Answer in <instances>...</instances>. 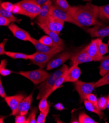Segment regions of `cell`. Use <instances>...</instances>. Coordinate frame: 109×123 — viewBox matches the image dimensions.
<instances>
[{
  "label": "cell",
  "mask_w": 109,
  "mask_h": 123,
  "mask_svg": "<svg viewBox=\"0 0 109 123\" xmlns=\"http://www.w3.org/2000/svg\"><path fill=\"white\" fill-rule=\"evenodd\" d=\"M67 12L82 27L93 26L98 23L99 6L90 2L85 5L70 6Z\"/></svg>",
  "instance_id": "obj_1"
},
{
  "label": "cell",
  "mask_w": 109,
  "mask_h": 123,
  "mask_svg": "<svg viewBox=\"0 0 109 123\" xmlns=\"http://www.w3.org/2000/svg\"><path fill=\"white\" fill-rule=\"evenodd\" d=\"M69 68L67 65L64 64L61 68L52 74L49 78L47 79L44 82L41 83L37 87V89H39V91L36 99H42L48 93H51V90L54 86L57 79L64 72L68 70Z\"/></svg>",
  "instance_id": "obj_2"
},
{
  "label": "cell",
  "mask_w": 109,
  "mask_h": 123,
  "mask_svg": "<svg viewBox=\"0 0 109 123\" xmlns=\"http://www.w3.org/2000/svg\"><path fill=\"white\" fill-rule=\"evenodd\" d=\"M15 4L17 5L16 14L25 15L31 20L36 18L41 12V6L32 0H22Z\"/></svg>",
  "instance_id": "obj_3"
},
{
  "label": "cell",
  "mask_w": 109,
  "mask_h": 123,
  "mask_svg": "<svg viewBox=\"0 0 109 123\" xmlns=\"http://www.w3.org/2000/svg\"><path fill=\"white\" fill-rule=\"evenodd\" d=\"M18 74L28 79L35 85L44 82L51 75L47 71L40 68L29 71H20Z\"/></svg>",
  "instance_id": "obj_4"
},
{
  "label": "cell",
  "mask_w": 109,
  "mask_h": 123,
  "mask_svg": "<svg viewBox=\"0 0 109 123\" xmlns=\"http://www.w3.org/2000/svg\"><path fill=\"white\" fill-rule=\"evenodd\" d=\"M75 90L80 96V102H82L93 90L95 88V82H86L78 80L75 82Z\"/></svg>",
  "instance_id": "obj_5"
},
{
  "label": "cell",
  "mask_w": 109,
  "mask_h": 123,
  "mask_svg": "<svg viewBox=\"0 0 109 123\" xmlns=\"http://www.w3.org/2000/svg\"><path fill=\"white\" fill-rule=\"evenodd\" d=\"M49 15L53 16L59 19H61L64 22L71 23L80 28H83L81 25L77 23L74 18L68 14L66 11H65L57 7L54 4H52L50 9Z\"/></svg>",
  "instance_id": "obj_6"
},
{
  "label": "cell",
  "mask_w": 109,
  "mask_h": 123,
  "mask_svg": "<svg viewBox=\"0 0 109 123\" xmlns=\"http://www.w3.org/2000/svg\"><path fill=\"white\" fill-rule=\"evenodd\" d=\"M30 42L35 47L37 52L45 54L56 55L62 52L64 50V47L55 46L54 45L52 46H46L40 43L38 40L32 37Z\"/></svg>",
  "instance_id": "obj_7"
},
{
  "label": "cell",
  "mask_w": 109,
  "mask_h": 123,
  "mask_svg": "<svg viewBox=\"0 0 109 123\" xmlns=\"http://www.w3.org/2000/svg\"><path fill=\"white\" fill-rule=\"evenodd\" d=\"M72 54L68 52H65L55 55L47 63L46 66V70H51L62 65L70 59Z\"/></svg>",
  "instance_id": "obj_8"
},
{
  "label": "cell",
  "mask_w": 109,
  "mask_h": 123,
  "mask_svg": "<svg viewBox=\"0 0 109 123\" xmlns=\"http://www.w3.org/2000/svg\"><path fill=\"white\" fill-rule=\"evenodd\" d=\"M54 55L37 51L31 55V57L30 60L32 64L38 66L40 69H43L46 66L48 62Z\"/></svg>",
  "instance_id": "obj_9"
},
{
  "label": "cell",
  "mask_w": 109,
  "mask_h": 123,
  "mask_svg": "<svg viewBox=\"0 0 109 123\" xmlns=\"http://www.w3.org/2000/svg\"><path fill=\"white\" fill-rule=\"evenodd\" d=\"M33 100V92L25 97L20 104L17 109L14 111H12L10 115H26L30 108Z\"/></svg>",
  "instance_id": "obj_10"
},
{
  "label": "cell",
  "mask_w": 109,
  "mask_h": 123,
  "mask_svg": "<svg viewBox=\"0 0 109 123\" xmlns=\"http://www.w3.org/2000/svg\"><path fill=\"white\" fill-rule=\"evenodd\" d=\"M70 64L72 66L75 64H80L84 63L92 62L93 59L87 54L85 47L82 50L75 54H72L70 58Z\"/></svg>",
  "instance_id": "obj_11"
},
{
  "label": "cell",
  "mask_w": 109,
  "mask_h": 123,
  "mask_svg": "<svg viewBox=\"0 0 109 123\" xmlns=\"http://www.w3.org/2000/svg\"><path fill=\"white\" fill-rule=\"evenodd\" d=\"M102 39L98 38L92 40L90 43L85 47L87 54L94 61H99L102 58L98 53L99 45Z\"/></svg>",
  "instance_id": "obj_12"
},
{
  "label": "cell",
  "mask_w": 109,
  "mask_h": 123,
  "mask_svg": "<svg viewBox=\"0 0 109 123\" xmlns=\"http://www.w3.org/2000/svg\"><path fill=\"white\" fill-rule=\"evenodd\" d=\"M8 29L15 37L19 40L30 42L32 37L29 33L17 26L14 23H11L8 26Z\"/></svg>",
  "instance_id": "obj_13"
},
{
  "label": "cell",
  "mask_w": 109,
  "mask_h": 123,
  "mask_svg": "<svg viewBox=\"0 0 109 123\" xmlns=\"http://www.w3.org/2000/svg\"><path fill=\"white\" fill-rule=\"evenodd\" d=\"M64 22L61 19L49 15L46 19V25L51 31L59 35L63 28Z\"/></svg>",
  "instance_id": "obj_14"
},
{
  "label": "cell",
  "mask_w": 109,
  "mask_h": 123,
  "mask_svg": "<svg viewBox=\"0 0 109 123\" xmlns=\"http://www.w3.org/2000/svg\"><path fill=\"white\" fill-rule=\"evenodd\" d=\"M39 27L46 33L48 36H49L53 42V45L59 47L65 46L64 41L59 37V35L55 32L51 31L48 28L46 24H40L37 23Z\"/></svg>",
  "instance_id": "obj_15"
},
{
  "label": "cell",
  "mask_w": 109,
  "mask_h": 123,
  "mask_svg": "<svg viewBox=\"0 0 109 123\" xmlns=\"http://www.w3.org/2000/svg\"><path fill=\"white\" fill-rule=\"evenodd\" d=\"M81 71L78 67V65L75 64L69 68V71L64 80L65 82H75L78 80Z\"/></svg>",
  "instance_id": "obj_16"
},
{
  "label": "cell",
  "mask_w": 109,
  "mask_h": 123,
  "mask_svg": "<svg viewBox=\"0 0 109 123\" xmlns=\"http://www.w3.org/2000/svg\"><path fill=\"white\" fill-rule=\"evenodd\" d=\"M91 37H98L102 39L109 36V26L102 28L99 26H96L88 30Z\"/></svg>",
  "instance_id": "obj_17"
},
{
  "label": "cell",
  "mask_w": 109,
  "mask_h": 123,
  "mask_svg": "<svg viewBox=\"0 0 109 123\" xmlns=\"http://www.w3.org/2000/svg\"><path fill=\"white\" fill-rule=\"evenodd\" d=\"M25 98V96L23 94H19L11 96H6L5 100L12 111H14L18 107L20 104Z\"/></svg>",
  "instance_id": "obj_18"
},
{
  "label": "cell",
  "mask_w": 109,
  "mask_h": 123,
  "mask_svg": "<svg viewBox=\"0 0 109 123\" xmlns=\"http://www.w3.org/2000/svg\"><path fill=\"white\" fill-rule=\"evenodd\" d=\"M52 2L51 1H48L44 5L41 6V10L39 14L36 17L37 23L40 24H46L47 17L49 15L50 9Z\"/></svg>",
  "instance_id": "obj_19"
},
{
  "label": "cell",
  "mask_w": 109,
  "mask_h": 123,
  "mask_svg": "<svg viewBox=\"0 0 109 123\" xmlns=\"http://www.w3.org/2000/svg\"><path fill=\"white\" fill-rule=\"evenodd\" d=\"M84 104L86 108L88 111L93 112L97 115H98L99 116L100 119H102L103 118L104 116V113L98 106L95 105L91 103L86 99L84 101Z\"/></svg>",
  "instance_id": "obj_20"
},
{
  "label": "cell",
  "mask_w": 109,
  "mask_h": 123,
  "mask_svg": "<svg viewBox=\"0 0 109 123\" xmlns=\"http://www.w3.org/2000/svg\"><path fill=\"white\" fill-rule=\"evenodd\" d=\"M99 61L100 62L99 67V74L101 76L103 77L109 73V55L103 56Z\"/></svg>",
  "instance_id": "obj_21"
},
{
  "label": "cell",
  "mask_w": 109,
  "mask_h": 123,
  "mask_svg": "<svg viewBox=\"0 0 109 123\" xmlns=\"http://www.w3.org/2000/svg\"><path fill=\"white\" fill-rule=\"evenodd\" d=\"M5 55L13 59H23L25 60H30L31 59V55H27L21 53H17L13 52H6Z\"/></svg>",
  "instance_id": "obj_22"
},
{
  "label": "cell",
  "mask_w": 109,
  "mask_h": 123,
  "mask_svg": "<svg viewBox=\"0 0 109 123\" xmlns=\"http://www.w3.org/2000/svg\"><path fill=\"white\" fill-rule=\"evenodd\" d=\"M99 18L103 21L109 20V4L99 6Z\"/></svg>",
  "instance_id": "obj_23"
},
{
  "label": "cell",
  "mask_w": 109,
  "mask_h": 123,
  "mask_svg": "<svg viewBox=\"0 0 109 123\" xmlns=\"http://www.w3.org/2000/svg\"><path fill=\"white\" fill-rule=\"evenodd\" d=\"M0 15H2L9 20L11 21V22H19L20 20L18 19L12 13V12L8 11L2 7L0 6Z\"/></svg>",
  "instance_id": "obj_24"
},
{
  "label": "cell",
  "mask_w": 109,
  "mask_h": 123,
  "mask_svg": "<svg viewBox=\"0 0 109 123\" xmlns=\"http://www.w3.org/2000/svg\"><path fill=\"white\" fill-rule=\"evenodd\" d=\"M68 71H69V69L68 70L66 71L65 72H64L57 79V80H56V81L54 85V86L53 87V88H52V89L51 90L52 93H53L54 91H55L57 89L59 88L62 85V84L63 83H64V80H65V79L67 76V74L68 73Z\"/></svg>",
  "instance_id": "obj_25"
},
{
  "label": "cell",
  "mask_w": 109,
  "mask_h": 123,
  "mask_svg": "<svg viewBox=\"0 0 109 123\" xmlns=\"http://www.w3.org/2000/svg\"><path fill=\"white\" fill-rule=\"evenodd\" d=\"M78 121L79 123H98L88 116L86 113L84 112H81L78 116Z\"/></svg>",
  "instance_id": "obj_26"
},
{
  "label": "cell",
  "mask_w": 109,
  "mask_h": 123,
  "mask_svg": "<svg viewBox=\"0 0 109 123\" xmlns=\"http://www.w3.org/2000/svg\"><path fill=\"white\" fill-rule=\"evenodd\" d=\"M51 94L52 93L51 92L48 93L40 101L38 105V108L40 112H44L48 107V104H49L47 103V98L51 95Z\"/></svg>",
  "instance_id": "obj_27"
},
{
  "label": "cell",
  "mask_w": 109,
  "mask_h": 123,
  "mask_svg": "<svg viewBox=\"0 0 109 123\" xmlns=\"http://www.w3.org/2000/svg\"><path fill=\"white\" fill-rule=\"evenodd\" d=\"M52 104H48V107L45 110L44 112H40L39 115L38 116L37 120V123H45L46 122V119L49 113L50 109L51 106Z\"/></svg>",
  "instance_id": "obj_28"
},
{
  "label": "cell",
  "mask_w": 109,
  "mask_h": 123,
  "mask_svg": "<svg viewBox=\"0 0 109 123\" xmlns=\"http://www.w3.org/2000/svg\"><path fill=\"white\" fill-rule=\"evenodd\" d=\"M54 5L60 9L66 12L70 7L67 0H55Z\"/></svg>",
  "instance_id": "obj_29"
},
{
  "label": "cell",
  "mask_w": 109,
  "mask_h": 123,
  "mask_svg": "<svg viewBox=\"0 0 109 123\" xmlns=\"http://www.w3.org/2000/svg\"><path fill=\"white\" fill-rule=\"evenodd\" d=\"M109 84V73L104 76L101 79L95 82V88H98L102 86Z\"/></svg>",
  "instance_id": "obj_30"
},
{
  "label": "cell",
  "mask_w": 109,
  "mask_h": 123,
  "mask_svg": "<svg viewBox=\"0 0 109 123\" xmlns=\"http://www.w3.org/2000/svg\"><path fill=\"white\" fill-rule=\"evenodd\" d=\"M38 109L37 107H33L31 111L27 118L28 123H37V121L36 120V115L37 113Z\"/></svg>",
  "instance_id": "obj_31"
},
{
  "label": "cell",
  "mask_w": 109,
  "mask_h": 123,
  "mask_svg": "<svg viewBox=\"0 0 109 123\" xmlns=\"http://www.w3.org/2000/svg\"><path fill=\"white\" fill-rule=\"evenodd\" d=\"M109 50L108 48V45L103 43L102 41L100 42L98 47V53L99 55L103 57L104 55L109 53Z\"/></svg>",
  "instance_id": "obj_32"
},
{
  "label": "cell",
  "mask_w": 109,
  "mask_h": 123,
  "mask_svg": "<svg viewBox=\"0 0 109 123\" xmlns=\"http://www.w3.org/2000/svg\"><path fill=\"white\" fill-rule=\"evenodd\" d=\"M38 40L40 43L44 45L49 46H53V42L52 40L47 35H44L43 36L41 37Z\"/></svg>",
  "instance_id": "obj_33"
},
{
  "label": "cell",
  "mask_w": 109,
  "mask_h": 123,
  "mask_svg": "<svg viewBox=\"0 0 109 123\" xmlns=\"http://www.w3.org/2000/svg\"><path fill=\"white\" fill-rule=\"evenodd\" d=\"M98 105L101 110L108 107V99L106 97H101L98 100Z\"/></svg>",
  "instance_id": "obj_34"
},
{
  "label": "cell",
  "mask_w": 109,
  "mask_h": 123,
  "mask_svg": "<svg viewBox=\"0 0 109 123\" xmlns=\"http://www.w3.org/2000/svg\"><path fill=\"white\" fill-rule=\"evenodd\" d=\"M14 4H12L10 2H5L1 3V7L5 9V10L12 12L14 8Z\"/></svg>",
  "instance_id": "obj_35"
},
{
  "label": "cell",
  "mask_w": 109,
  "mask_h": 123,
  "mask_svg": "<svg viewBox=\"0 0 109 123\" xmlns=\"http://www.w3.org/2000/svg\"><path fill=\"white\" fill-rule=\"evenodd\" d=\"M86 100H88L91 103L95 105L98 106V100L97 99V98L95 95L93 94H89L87 97H86Z\"/></svg>",
  "instance_id": "obj_36"
},
{
  "label": "cell",
  "mask_w": 109,
  "mask_h": 123,
  "mask_svg": "<svg viewBox=\"0 0 109 123\" xmlns=\"http://www.w3.org/2000/svg\"><path fill=\"white\" fill-rule=\"evenodd\" d=\"M16 116L15 119V123H28L27 119H26L25 115H17Z\"/></svg>",
  "instance_id": "obj_37"
},
{
  "label": "cell",
  "mask_w": 109,
  "mask_h": 123,
  "mask_svg": "<svg viewBox=\"0 0 109 123\" xmlns=\"http://www.w3.org/2000/svg\"><path fill=\"white\" fill-rule=\"evenodd\" d=\"M11 22V21L7 18L0 15V25L1 26H9Z\"/></svg>",
  "instance_id": "obj_38"
},
{
  "label": "cell",
  "mask_w": 109,
  "mask_h": 123,
  "mask_svg": "<svg viewBox=\"0 0 109 123\" xmlns=\"http://www.w3.org/2000/svg\"><path fill=\"white\" fill-rule=\"evenodd\" d=\"M8 41L7 39H5L2 42L0 43V55H5L6 51H5V46Z\"/></svg>",
  "instance_id": "obj_39"
},
{
  "label": "cell",
  "mask_w": 109,
  "mask_h": 123,
  "mask_svg": "<svg viewBox=\"0 0 109 123\" xmlns=\"http://www.w3.org/2000/svg\"><path fill=\"white\" fill-rule=\"evenodd\" d=\"M13 72L11 70H10L9 69H6V68H2V69H0V74L1 75L4 77H6L7 76H9L10 75L11 73H12Z\"/></svg>",
  "instance_id": "obj_40"
},
{
  "label": "cell",
  "mask_w": 109,
  "mask_h": 123,
  "mask_svg": "<svg viewBox=\"0 0 109 123\" xmlns=\"http://www.w3.org/2000/svg\"><path fill=\"white\" fill-rule=\"evenodd\" d=\"M0 96L3 98H5L6 97V95L5 92V90L3 85L2 84L1 80H0Z\"/></svg>",
  "instance_id": "obj_41"
},
{
  "label": "cell",
  "mask_w": 109,
  "mask_h": 123,
  "mask_svg": "<svg viewBox=\"0 0 109 123\" xmlns=\"http://www.w3.org/2000/svg\"><path fill=\"white\" fill-rule=\"evenodd\" d=\"M32 1H34L37 4H38V5L41 6L48 1H51L52 2H54L55 1V0H32Z\"/></svg>",
  "instance_id": "obj_42"
},
{
  "label": "cell",
  "mask_w": 109,
  "mask_h": 123,
  "mask_svg": "<svg viewBox=\"0 0 109 123\" xmlns=\"http://www.w3.org/2000/svg\"><path fill=\"white\" fill-rule=\"evenodd\" d=\"M54 107L55 109H56L58 110H59V111H62V110H63L65 109L63 105L61 103H58V104H56L54 106Z\"/></svg>",
  "instance_id": "obj_43"
},
{
  "label": "cell",
  "mask_w": 109,
  "mask_h": 123,
  "mask_svg": "<svg viewBox=\"0 0 109 123\" xmlns=\"http://www.w3.org/2000/svg\"><path fill=\"white\" fill-rule=\"evenodd\" d=\"M6 65H7V60L6 59H4L1 61V64H0V69L6 68Z\"/></svg>",
  "instance_id": "obj_44"
},
{
  "label": "cell",
  "mask_w": 109,
  "mask_h": 123,
  "mask_svg": "<svg viewBox=\"0 0 109 123\" xmlns=\"http://www.w3.org/2000/svg\"><path fill=\"white\" fill-rule=\"evenodd\" d=\"M5 117H5V116H4V117H3V116H1V119H0V123H4V122H3V120H4V119H5L4 118H5Z\"/></svg>",
  "instance_id": "obj_45"
},
{
  "label": "cell",
  "mask_w": 109,
  "mask_h": 123,
  "mask_svg": "<svg viewBox=\"0 0 109 123\" xmlns=\"http://www.w3.org/2000/svg\"><path fill=\"white\" fill-rule=\"evenodd\" d=\"M107 99H108V107L109 108V95L107 97Z\"/></svg>",
  "instance_id": "obj_46"
},
{
  "label": "cell",
  "mask_w": 109,
  "mask_h": 123,
  "mask_svg": "<svg viewBox=\"0 0 109 123\" xmlns=\"http://www.w3.org/2000/svg\"><path fill=\"white\" fill-rule=\"evenodd\" d=\"M83 1H88L89 2H90L91 1V0H83Z\"/></svg>",
  "instance_id": "obj_47"
},
{
  "label": "cell",
  "mask_w": 109,
  "mask_h": 123,
  "mask_svg": "<svg viewBox=\"0 0 109 123\" xmlns=\"http://www.w3.org/2000/svg\"><path fill=\"white\" fill-rule=\"evenodd\" d=\"M108 45L109 46V41H108Z\"/></svg>",
  "instance_id": "obj_48"
}]
</instances>
